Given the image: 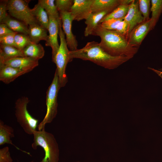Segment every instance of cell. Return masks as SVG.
Wrapping results in <instances>:
<instances>
[{
	"label": "cell",
	"instance_id": "6da1fadb",
	"mask_svg": "<svg viewBox=\"0 0 162 162\" xmlns=\"http://www.w3.org/2000/svg\"><path fill=\"white\" fill-rule=\"evenodd\" d=\"M71 62L74 58L89 61L108 69L117 68L130 59L125 56H114L108 54L100 47L99 43L95 41L88 42L82 48L70 51Z\"/></svg>",
	"mask_w": 162,
	"mask_h": 162
},
{
	"label": "cell",
	"instance_id": "7a4b0ae2",
	"mask_svg": "<svg viewBox=\"0 0 162 162\" xmlns=\"http://www.w3.org/2000/svg\"><path fill=\"white\" fill-rule=\"evenodd\" d=\"M92 35L100 37V46L104 51L112 56H125L131 58L139 49V47L131 45L125 36L116 30L105 29L99 24L94 29Z\"/></svg>",
	"mask_w": 162,
	"mask_h": 162
},
{
	"label": "cell",
	"instance_id": "3957f363",
	"mask_svg": "<svg viewBox=\"0 0 162 162\" xmlns=\"http://www.w3.org/2000/svg\"><path fill=\"white\" fill-rule=\"evenodd\" d=\"M33 142L32 144V148L35 150L38 146L44 150L45 155L40 162H58L59 150L57 142L54 136L45 130H36L33 134Z\"/></svg>",
	"mask_w": 162,
	"mask_h": 162
},
{
	"label": "cell",
	"instance_id": "277c9868",
	"mask_svg": "<svg viewBox=\"0 0 162 162\" xmlns=\"http://www.w3.org/2000/svg\"><path fill=\"white\" fill-rule=\"evenodd\" d=\"M62 28H59L58 33L60 40L59 48L55 56L52 58V61L56 65V70L58 74L61 88L65 86L68 82L66 69L68 63L71 62L69 54L70 50L65 38V34Z\"/></svg>",
	"mask_w": 162,
	"mask_h": 162
},
{
	"label": "cell",
	"instance_id": "5b68a950",
	"mask_svg": "<svg viewBox=\"0 0 162 162\" xmlns=\"http://www.w3.org/2000/svg\"><path fill=\"white\" fill-rule=\"evenodd\" d=\"M61 88L57 73L56 70L53 79L46 92V111L44 117L38 125V130L45 128L46 124L51 123L56 117L57 113V96Z\"/></svg>",
	"mask_w": 162,
	"mask_h": 162
},
{
	"label": "cell",
	"instance_id": "8992f818",
	"mask_svg": "<svg viewBox=\"0 0 162 162\" xmlns=\"http://www.w3.org/2000/svg\"><path fill=\"white\" fill-rule=\"evenodd\" d=\"M30 100L28 98L23 97L19 98L15 104V113L17 122L24 132L29 135L33 134L38 127V120L28 112L27 106Z\"/></svg>",
	"mask_w": 162,
	"mask_h": 162
},
{
	"label": "cell",
	"instance_id": "52a82bcc",
	"mask_svg": "<svg viewBox=\"0 0 162 162\" xmlns=\"http://www.w3.org/2000/svg\"><path fill=\"white\" fill-rule=\"evenodd\" d=\"M8 12L13 17L24 23L27 26L38 23L28 5V1L8 0Z\"/></svg>",
	"mask_w": 162,
	"mask_h": 162
},
{
	"label": "cell",
	"instance_id": "ba28073f",
	"mask_svg": "<svg viewBox=\"0 0 162 162\" xmlns=\"http://www.w3.org/2000/svg\"><path fill=\"white\" fill-rule=\"evenodd\" d=\"M153 29L151 19L145 21L135 27L127 37L129 43L139 47L147 34Z\"/></svg>",
	"mask_w": 162,
	"mask_h": 162
},
{
	"label": "cell",
	"instance_id": "9c48e42d",
	"mask_svg": "<svg viewBox=\"0 0 162 162\" xmlns=\"http://www.w3.org/2000/svg\"><path fill=\"white\" fill-rule=\"evenodd\" d=\"M59 13L68 48L71 51L76 50L77 49L78 42L72 31L74 18L69 12H60Z\"/></svg>",
	"mask_w": 162,
	"mask_h": 162
},
{
	"label": "cell",
	"instance_id": "30bf717a",
	"mask_svg": "<svg viewBox=\"0 0 162 162\" xmlns=\"http://www.w3.org/2000/svg\"><path fill=\"white\" fill-rule=\"evenodd\" d=\"M93 0H74L69 12L74 20L79 21L86 20L92 13L91 6Z\"/></svg>",
	"mask_w": 162,
	"mask_h": 162
},
{
	"label": "cell",
	"instance_id": "8fae6325",
	"mask_svg": "<svg viewBox=\"0 0 162 162\" xmlns=\"http://www.w3.org/2000/svg\"><path fill=\"white\" fill-rule=\"evenodd\" d=\"M49 17V24L47 30L49 34L45 42V46L52 48V58L56 55L59 47L58 37L60 26L57 21L50 16Z\"/></svg>",
	"mask_w": 162,
	"mask_h": 162
},
{
	"label": "cell",
	"instance_id": "7c38bea8",
	"mask_svg": "<svg viewBox=\"0 0 162 162\" xmlns=\"http://www.w3.org/2000/svg\"><path fill=\"white\" fill-rule=\"evenodd\" d=\"M124 20L129 25L127 36L135 27L144 21L143 17L139 8L138 0H133L130 4L128 13Z\"/></svg>",
	"mask_w": 162,
	"mask_h": 162
},
{
	"label": "cell",
	"instance_id": "4fadbf2b",
	"mask_svg": "<svg viewBox=\"0 0 162 162\" xmlns=\"http://www.w3.org/2000/svg\"><path fill=\"white\" fill-rule=\"evenodd\" d=\"M38 61L24 56L12 58L0 64L9 66L28 73L38 66Z\"/></svg>",
	"mask_w": 162,
	"mask_h": 162
},
{
	"label": "cell",
	"instance_id": "5bb4252c",
	"mask_svg": "<svg viewBox=\"0 0 162 162\" xmlns=\"http://www.w3.org/2000/svg\"><path fill=\"white\" fill-rule=\"evenodd\" d=\"M27 73L25 71L3 64H0V80L8 84L18 77Z\"/></svg>",
	"mask_w": 162,
	"mask_h": 162
},
{
	"label": "cell",
	"instance_id": "9a60e30c",
	"mask_svg": "<svg viewBox=\"0 0 162 162\" xmlns=\"http://www.w3.org/2000/svg\"><path fill=\"white\" fill-rule=\"evenodd\" d=\"M112 11L107 10L92 13L85 21L86 26L84 32L85 36L87 37L92 35L94 29L98 26L101 20Z\"/></svg>",
	"mask_w": 162,
	"mask_h": 162
},
{
	"label": "cell",
	"instance_id": "2e32d148",
	"mask_svg": "<svg viewBox=\"0 0 162 162\" xmlns=\"http://www.w3.org/2000/svg\"><path fill=\"white\" fill-rule=\"evenodd\" d=\"M122 1V0H93L91 6L92 13L107 10L113 11Z\"/></svg>",
	"mask_w": 162,
	"mask_h": 162
},
{
	"label": "cell",
	"instance_id": "e0dca14e",
	"mask_svg": "<svg viewBox=\"0 0 162 162\" xmlns=\"http://www.w3.org/2000/svg\"><path fill=\"white\" fill-rule=\"evenodd\" d=\"M28 26V35L32 42L38 44L40 40L46 41L48 36L47 29L38 23Z\"/></svg>",
	"mask_w": 162,
	"mask_h": 162
},
{
	"label": "cell",
	"instance_id": "ac0fdd59",
	"mask_svg": "<svg viewBox=\"0 0 162 162\" xmlns=\"http://www.w3.org/2000/svg\"><path fill=\"white\" fill-rule=\"evenodd\" d=\"M24 56L38 61L44 55L45 50L40 44L31 42L22 50Z\"/></svg>",
	"mask_w": 162,
	"mask_h": 162
},
{
	"label": "cell",
	"instance_id": "d6986e66",
	"mask_svg": "<svg viewBox=\"0 0 162 162\" xmlns=\"http://www.w3.org/2000/svg\"><path fill=\"white\" fill-rule=\"evenodd\" d=\"M133 0H122L121 4L110 13L103 18L100 23L111 19H124L128 11L130 4Z\"/></svg>",
	"mask_w": 162,
	"mask_h": 162
},
{
	"label": "cell",
	"instance_id": "ffe728a7",
	"mask_svg": "<svg viewBox=\"0 0 162 162\" xmlns=\"http://www.w3.org/2000/svg\"><path fill=\"white\" fill-rule=\"evenodd\" d=\"M14 136L13 128L6 124L1 120H0V145L8 144L14 146L16 148L22 152L30 155L26 151H22L15 145L12 142L11 138Z\"/></svg>",
	"mask_w": 162,
	"mask_h": 162
},
{
	"label": "cell",
	"instance_id": "44dd1931",
	"mask_svg": "<svg viewBox=\"0 0 162 162\" xmlns=\"http://www.w3.org/2000/svg\"><path fill=\"white\" fill-rule=\"evenodd\" d=\"M24 56L22 51L17 48L0 44V64L12 58Z\"/></svg>",
	"mask_w": 162,
	"mask_h": 162
},
{
	"label": "cell",
	"instance_id": "7402d4cb",
	"mask_svg": "<svg viewBox=\"0 0 162 162\" xmlns=\"http://www.w3.org/2000/svg\"><path fill=\"white\" fill-rule=\"evenodd\" d=\"M1 23L5 24L14 32L28 35V26L21 21L11 17L9 15Z\"/></svg>",
	"mask_w": 162,
	"mask_h": 162
},
{
	"label": "cell",
	"instance_id": "603a6c76",
	"mask_svg": "<svg viewBox=\"0 0 162 162\" xmlns=\"http://www.w3.org/2000/svg\"><path fill=\"white\" fill-rule=\"evenodd\" d=\"M38 3L45 9L49 16L55 19L60 26L62 27L59 12L55 4L54 0H39Z\"/></svg>",
	"mask_w": 162,
	"mask_h": 162
},
{
	"label": "cell",
	"instance_id": "cb8c5ba5",
	"mask_svg": "<svg viewBox=\"0 0 162 162\" xmlns=\"http://www.w3.org/2000/svg\"><path fill=\"white\" fill-rule=\"evenodd\" d=\"M31 10L38 23L47 30L49 17L45 9L38 2L33 8L31 9Z\"/></svg>",
	"mask_w": 162,
	"mask_h": 162
},
{
	"label": "cell",
	"instance_id": "d4e9b609",
	"mask_svg": "<svg viewBox=\"0 0 162 162\" xmlns=\"http://www.w3.org/2000/svg\"><path fill=\"white\" fill-rule=\"evenodd\" d=\"M151 5L152 16L150 19L154 29L162 12V0H151Z\"/></svg>",
	"mask_w": 162,
	"mask_h": 162
},
{
	"label": "cell",
	"instance_id": "484cf974",
	"mask_svg": "<svg viewBox=\"0 0 162 162\" xmlns=\"http://www.w3.org/2000/svg\"><path fill=\"white\" fill-rule=\"evenodd\" d=\"M14 41L16 48L22 51L32 42L28 35L19 33L15 35Z\"/></svg>",
	"mask_w": 162,
	"mask_h": 162
},
{
	"label": "cell",
	"instance_id": "4316f807",
	"mask_svg": "<svg viewBox=\"0 0 162 162\" xmlns=\"http://www.w3.org/2000/svg\"><path fill=\"white\" fill-rule=\"evenodd\" d=\"M151 0H139L138 6L140 11L144 18V21L148 20L150 11Z\"/></svg>",
	"mask_w": 162,
	"mask_h": 162
},
{
	"label": "cell",
	"instance_id": "83f0119b",
	"mask_svg": "<svg viewBox=\"0 0 162 162\" xmlns=\"http://www.w3.org/2000/svg\"><path fill=\"white\" fill-rule=\"evenodd\" d=\"M55 4L59 12H69L74 4L73 0H56Z\"/></svg>",
	"mask_w": 162,
	"mask_h": 162
},
{
	"label": "cell",
	"instance_id": "f1b7e54d",
	"mask_svg": "<svg viewBox=\"0 0 162 162\" xmlns=\"http://www.w3.org/2000/svg\"><path fill=\"white\" fill-rule=\"evenodd\" d=\"M124 19H111L99 23L102 28L109 30H115L119 23Z\"/></svg>",
	"mask_w": 162,
	"mask_h": 162
},
{
	"label": "cell",
	"instance_id": "f546056e",
	"mask_svg": "<svg viewBox=\"0 0 162 162\" xmlns=\"http://www.w3.org/2000/svg\"><path fill=\"white\" fill-rule=\"evenodd\" d=\"M17 33L14 32L0 37V44L16 48L14 41L15 36Z\"/></svg>",
	"mask_w": 162,
	"mask_h": 162
},
{
	"label": "cell",
	"instance_id": "4dcf8cb0",
	"mask_svg": "<svg viewBox=\"0 0 162 162\" xmlns=\"http://www.w3.org/2000/svg\"><path fill=\"white\" fill-rule=\"evenodd\" d=\"M9 148L6 146L0 149V162H12Z\"/></svg>",
	"mask_w": 162,
	"mask_h": 162
},
{
	"label": "cell",
	"instance_id": "1f68e13d",
	"mask_svg": "<svg viewBox=\"0 0 162 162\" xmlns=\"http://www.w3.org/2000/svg\"><path fill=\"white\" fill-rule=\"evenodd\" d=\"M8 0H1L0 3V22H2L8 15Z\"/></svg>",
	"mask_w": 162,
	"mask_h": 162
},
{
	"label": "cell",
	"instance_id": "d6a6232c",
	"mask_svg": "<svg viewBox=\"0 0 162 162\" xmlns=\"http://www.w3.org/2000/svg\"><path fill=\"white\" fill-rule=\"evenodd\" d=\"M129 28V25L124 20L119 23L115 30L118 33L125 36L127 37Z\"/></svg>",
	"mask_w": 162,
	"mask_h": 162
},
{
	"label": "cell",
	"instance_id": "836d02e7",
	"mask_svg": "<svg viewBox=\"0 0 162 162\" xmlns=\"http://www.w3.org/2000/svg\"><path fill=\"white\" fill-rule=\"evenodd\" d=\"M14 31L11 30L8 26L3 23L0 24V37L13 33Z\"/></svg>",
	"mask_w": 162,
	"mask_h": 162
},
{
	"label": "cell",
	"instance_id": "e575fe53",
	"mask_svg": "<svg viewBox=\"0 0 162 162\" xmlns=\"http://www.w3.org/2000/svg\"><path fill=\"white\" fill-rule=\"evenodd\" d=\"M148 69H150L155 72L158 75H162V69H161V70H159L150 67H148Z\"/></svg>",
	"mask_w": 162,
	"mask_h": 162
},
{
	"label": "cell",
	"instance_id": "d590c367",
	"mask_svg": "<svg viewBox=\"0 0 162 162\" xmlns=\"http://www.w3.org/2000/svg\"><path fill=\"white\" fill-rule=\"evenodd\" d=\"M159 76H160L162 79V75H158Z\"/></svg>",
	"mask_w": 162,
	"mask_h": 162
},
{
	"label": "cell",
	"instance_id": "8d00e7d4",
	"mask_svg": "<svg viewBox=\"0 0 162 162\" xmlns=\"http://www.w3.org/2000/svg\"><path fill=\"white\" fill-rule=\"evenodd\" d=\"M81 162L80 161H76V162Z\"/></svg>",
	"mask_w": 162,
	"mask_h": 162
},
{
	"label": "cell",
	"instance_id": "74e56055",
	"mask_svg": "<svg viewBox=\"0 0 162 162\" xmlns=\"http://www.w3.org/2000/svg\"><path fill=\"white\" fill-rule=\"evenodd\" d=\"M30 162H34V161H31Z\"/></svg>",
	"mask_w": 162,
	"mask_h": 162
}]
</instances>
